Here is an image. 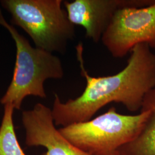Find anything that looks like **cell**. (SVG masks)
Here are the masks:
<instances>
[{
	"instance_id": "obj_1",
	"label": "cell",
	"mask_w": 155,
	"mask_h": 155,
	"mask_svg": "<svg viewBox=\"0 0 155 155\" xmlns=\"http://www.w3.org/2000/svg\"><path fill=\"white\" fill-rule=\"evenodd\" d=\"M76 51L86 86L80 96L65 103L55 94L51 110L55 125L64 127L89 121L111 102L121 104L132 112L141 110L145 95L155 87V54L148 45L133 47L127 66L120 72L98 77L91 76L85 68L82 43L77 45Z\"/></svg>"
},
{
	"instance_id": "obj_2",
	"label": "cell",
	"mask_w": 155,
	"mask_h": 155,
	"mask_svg": "<svg viewBox=\"0 0 155 155\" xmlns=\"http://www.w3.org/2000/svg\"><path fill=\"white\" fill-rule=\"evenodd\" d=\"M0 25L10 33L16 47V59L11 83L1 99L4 105L11 104L20 109L24 99L29 95L45 98L44 83L48 79L64 76L61 60L52 53L33 48L29 41L6 21L0 9Z\"/></svg>"
},
{
	"instance_id": "obj_3",
	"label": "cell",
	"mask_w": 155,
	"mask_h": 155,
	"mask_svg": "<svg viewBox=\"0 0 155 155\" xmlns=\"http://www.w3.org/2000/svg\"><path fill=\"white\" fill-rule=\"evenodd\" d=\"M61 0H2V6L11 13V23L28 33L36 47L64 54L68 41L75 36Z\"/></svg>"
},
{
	"instance_id": "obj_4",
	"label": "cell",
	"mask_w": 155,
	"mask_h": 155,
	"mask_svg": "<svg viewBox=\"0 0 155 155\" xmlns=\"http://www.w3.org/2000/svg\"><path fill=\"white\" fill-rule=\"evenodd\" d=\"M147 111L137 115H124L114 106L85 122L59 129L63 137L89 155H118V150L133 140L142 127Z\"/></svg>"
},
{
	"instance_id": "obj_5",
	"label": "cell",
	"mask_w": 155,
	"mask_h": 155,
	"mask_svg": "<svg viewBox=\"0 0 155 155\" xmlns=\"http://www.w3.org/2000/svg\"><path fill=\"white\" fill-rule=\"evenodd\" d=\"M101 41L115 58H124L140 44H146L155 50V1L147 6H129L118 10Z\"/></svg>"
},
{
	"instance_id": "obj_6",
	"label": "cell",
	"mask_w": 155,
	"mask_h": 155,
	"mask_svg": "<svg viewBox=\"0 0 155 155\" xmlns=\"http://www.w3.org/2000/svg\"><path fill=\"white\" fill-rule=\"evenodd\" d=\"M155 0H75L63 1L67 16L74 25L82 27L86 36L94 43L103 35L118 10L125 7L141 8Z\"/></svg>"
},
{
	"instance_id": "obj_7",
	"label": "cell",
	"mask_w": 155,
	"mask_h": 155,
	"mask_svg": "<svg viewBox=\"0 0 155 155\" xmlns=\"http://www.w3.org/2000/svg\"><path fill=\"white\" fill-rule=\"evenodd\" d=\"M22 124L26 130V144L43 146L47 152L41 155H89L69 142L57 129L52 110L38 103L32 110L24 111Z\"/></svg>"
},
{
	"instance_id": "obj_8",
	"label": "cell",
	"mask_w": 155,
	"mask_h": 155,
	"mask_svg": "<svg viewBox=\"0 0 155 155\" xmlns=\"http://www.w3.org/2000/svg\"><path fill=\"white\" fill-rule=\"evenodd\" d=\"M140 111H147L148 116L134 138L119 149L118 155H155V87L145 95Z\"/></svg>"
},
{
	"instance_id": "obj_9",
	"label": "cell",
	"mask_w": 155,
	"mask_h": 155,
	"mask_svg": "<svg viewBox=\"0 0 155 155\" xmlns=\"http://www.w3.org/2000/svg\"><path fill=\"white\" fill-rule=\"evenodd\" d=\"M4 107L0 127V155H25L17 139L13 121L15 108L11 104Z\"/></svg>"
}]
</instances>
